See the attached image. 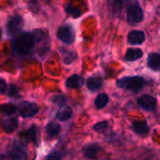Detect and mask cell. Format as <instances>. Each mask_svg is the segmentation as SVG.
Segmentation results:
<instances>
[{"label": "cell", "instance_id": "1", "mask_svg": "<svg viewBox=\"0 0 160 160\" xmlns=\"http://www.w3.org/2000/svg\"><path fill=\"white\" fill-rule=\"evenodd\" d=\"M36 43H37V38L35 32L22 33L19 34L13 39L12 48L17 54L27 55L32 52Z\"/></svg>", "mask_w": 160, "mask_h": 160}, {"label": "cell", "instance_id": "2", "mask_svg": "<svg viewBox=\"0 0 160 160\" xmlns=\"http://www.w3.org/2000/svg\"><path fill=\"white\" fill-rule=\"evenodd\" d=\"M116 85L121 89L138 93L145 85V80L141 76H126L117 80Z\"/></svg>", "mask_w": 160, "mask_h": 160}, {"label": "cell", "instance_id": "3", "mask_svg": "<svg viewBox=\"0 0 160 160\" xmlns=\"http://www.w3.org/2000/svg\"><path fill=\"white\" fill-rule=\"evenodd\" d=\"M143 17H144L143 10H142V8L139 3L134 2V3H131L128 6V8H127V19L130 24L135 25V24L141 22L143 20Z\"/></svg>", "mask_w": 160, "mask_h": 160}, {"label": "cell", "instance_id": "4", "mask_svg": "<svg viewBox=\"0 0 160 160\" xmlns=\"http://www.w3.org/2000/svg\"><path fill=\"white\" fill-rule=\"evenodd\" d=\"M9 158L11 160H25L27 158V148L22 141H14L9 148Z\"/></svg>", "mask_w": 160, "mask_h": 160}, {"label": "cell", "instance_id": "5", "mask_svg": "<svg viewBox=\"0 0 160 160\" xmlns=\"http://www.w3.org/2000/svg\"><path fill=\"white\" fill-rule=\"evenodd\" d=\"M57 38L65 44H72L75 40V32L71 25L64 24L57 30Z\"/></svg>", "mask_w": 160, "mask_h": 160}, {"label": "cell", "instance_id": "6", "mask_svg": "<svg viewBox=\"0 0 160 160\" xmlns=\"http://www.w3.org/2000/svg\"><path fill=\"white\" fill-rule=\"evenodd\" d=\"M22 24H23V20L20 15H14L10 17L6 24L8 34L10 37H14V36L17 37V35L20 33L22 27Z\"/></svg>", "mask_w": 160, "mask_h": 160}, {"label": "cell", "instance_id": "7", "mask_svg": "<svg viewBox=\"0 0 160 160\" xmlns=\"http://www.w3.org/2000/svg\"><path fill=\"white\" fill-rule=\"evenodd\" d=\"M18 110H19L20 115L22 117L29 118V117L35 116L38 113V105L36 103L29 102V101H23L19 105Z\"/></svg>", "mask_w": 160, "mask_h": 160}, {"label": "cell", "instance_id": "8", "mask_svg": "<svg viewBox=\"0 0 160 160\" xmlns=\"http://www.w3.org/2000/svg\"><path fill=\"white\" fill-rule=\"evenodd\" d=\"M137 103L142 109L147 112H153L157 108L158 101H157V98L151 95H143L138 98Z\"/></svg>", "mask_w": 160, "mask_h": 160}, {"label": "cell", "instance_id": "9", "mask_svg": "<svg viewBox=\"0 0 160 160\" xmlns=\"http://www.w3.org/2000/svg\"><path fill=\"white\" fill-rule=\"evenodd\" d=\"M101 150V146L98 143H90L82 148V155L87 159H97Z\"/></svg>", "mask_w": 160, "mask_h": 160}, {"label": "cell", "instance_id": "10", "mask_svg": "<svg viewBox=\"0 0 160 160\" xmlns=\"http://www.w3.org/2000/svg\"><path fill=\"white\" fill-rule=\"evenodd\" d=\"M128 40L131 45L142 44L145 40V34L142 30H132L128 33Z\"/></svg>", "mask_w": 160, "mask_h": 160}, {"label": "cell", "instance_id": "11", "mask_svg": "<svg viewBox=\"0 0 160 160\" xmlns=\"http://www.w3.org/2000/svg\"><path fill=\"white\" fill-rule=\"evenodd\" d=\"M85 82V80L82 76L78 74H73L68 77L66 81V85L71 89H79L81 88Z\"/></svg>", "mask_w": 160, "mask_h": 160}, {"label": "cell", "instance_id": "12", "mask_svg": "<svg viewBox=\"0 0 160 160\" xmlns=\"http://www.w3.org/2000/svg\"><path fill=\"white\" fill-rule=\"evenodd\" d=\"M22 137L27 142H32L35 144H38L39 142V129L37 126H32L27 131L22 133Z\"/></svg>", "mask_w": 160, "mask_h": 160}, {"label": "cell", "instance_id": "13", "mask_svg": "<svg viewBox=\"0 0 160 160\" xmlns=\"http://www.w3.org/2000/svg\"><path fill=\"white\" fill-rule=\"evenodd\" d=\"M131 128L139 135H146L149 132V126L146 121H134L132 123Z\"/></svg>", "mask_w": 160, "mask_h": 160}, {"label": "cell", "instance_id": "14", "mask_svg": "<svg viewBox=\"0 0 160 160\" xmlns=\"http://www.w3.org/2000/svg\"><path fill=\"white\" fill-rule=\"evenodd\" d=\"M143 56L142 50L139 48H130L127 50V52L125 54V60L129 62H134Z\"/></svg>", "mask_w": 160, "mask_h": 160}, {"label": "cell", "instance_id": "15", "mask_svg": "<svg viewBox=\"0 0 160 160\" xmlns=\"http://www.w3.org/2000/svg\"><path fill=\"white\" fill-rule=\"evenodd\" d=\"M103 84V81L101 79V77L99 76H92L90 78L87 79L86 81V86L90 91H97L98 90Z\"/></svg>", "mask_w": 160, "mask_h": 160}, {"label": "cell", "instance_id": "16", "mask_svg": "<svg viewBox=\"0 0 160 160\" xmlns=\"http://www.w3.org/2000/svg\"><path fill=\"white\" fill-rule=\"evenodd\" d=\"M147 64L148 67L155 71H158L160 69V53L158 52H152L149 54L147 58Z\"/></svg>", "mask_w": 160, "mask_h": 160}, {"label": "cell", "instance_id": "17", "mask_svg": "<svg viewBox=\"0 0 160 160\" xmlns=\"http://www.w3.org/2000/svg\"><path fill=\"white\" fill-rule=\"evenodd\" d=\"M71 116H72V109L68 105L61 107L56 113V119L59 121H68L71 118Z\"/></svg>", "mask_w": 160, "mask_h": 160}, {"label": "cell", "instance_id": "18", "mask_svg": "<svg viewBox=\"0 0 160 160\" xmlns=\"http://www.w3.org/2000/svg\"><path fill=\"white\" fill-rule=\"evenodd\" d=\"M2 128L6 132L10 133L18 128V120L14 117L6 118L2 121Z\"/></svg>", "mask_w": 160, "mask_h": 160}, {"label": "cell", "instance_id": "19", "mask_svg": "<svg viewBox=\"0 0 160 160\" xmlns=\"http://www.w3.org/2000/svg\"><path fill=\"white\" fill-rule=\"evenodd\" d=\"M61 131V126L56 122H51L46 126V133L49 138L56 137Z\"/></svg>", "mask_w": 160, "mask_h": 160}, {"label": "cell", "instance_id": "20", "mask_svg": "<svg viewBox=\"0 0 160 160\" xmlns=\"http://www.w3.org/2000/svg\"><path fill=\"white\" fill-rule=\"evenodd\" d=\"M109 101H110V98L107 94H104V93L99 94L95 99V106L97 109L100 110V109L105 108L108 105Z\"/></svg>", "mask_w": 160, "mask_h": 160}, {"label": "cell", "instance_id": "21", "mask_svg": "<svg viewBox=\"0 0 160 160\" xmlns=\"http://www.w3.org/2000/svg\"><path fill=\"white\" fill-rule=\"evenodd\" d=\"M18 110V108L11 104V103H8V104H2L0 106V112L3 114V115H7V116H9V115H12L16 112V111Z\"/></svg>", "mask_w": 160, "mask_h": 160}, {"label": "cell", "instance_id": "22", "mask_svg": "<svg viewBox=\"0 0 160 160\" xmlns=\"http://www.w3.org/2000/svg\"><path fill=\"white\" fill-rule=\"evenodd\" d=\"M65 10L69 16H71L72 18H75V19L79 18L82 15L81 9L77 7H74L71 4H66L65 5Z\"/></svg>", "mask_w": 160, "mask_h": 160}, {"label": "cell", "instance_id": "23", "mask_svg": "<svg viewBox=\"0 0 160 160\" xmlns=\"http://www.w3.org/2000/svg\"><path fill=\"white\" fill-rule=\"evenodd\" d=\"M77 58V53L74 51L67 50L63 52V62L66 65L71 64Z\"/></svg>", "mask_w": 160, "mask_h": 160}, {"label": "cell", "instance_id": "24", "mask_svg": "<svg viewBox=\"0 0 160 160\" xmlns=\"http://www.w3.org/2000/svg\"><path fill=\"white\" fill-rule=\"evenodd\" d=\"M52 101L55 105L60 106V108H61V107H63V106L66 105L67 99H66V98H65L64 96L57 95V96H53V97L52 98Z\"/></svg>", "mask_w": 160, "mask_h": 160}, {"label": "cell", "instance_id": "25", "mask_svg": "<svg viewBox=\"0 0 160 160\" xmlns=\"http://www.w3.org/2000/svg\"><path fill=\"white\" fill-rule=\"evenodd\" d=\"M108 126H109V124H108L107 121H101V122L97 123V124L93 127V128H94V130H96V131H101V130H103V129H106V128H108Z\"/></svg>", "mask_w": 160, "mask_h": 160}, {"label": "cell", "instance_id": "26", "mask_svg": "<svg viewBox=\"0 0 160 160\" xmlns=\"http://www.w3.org/2000/svg\"><path fill=\"white\" fill-rule=\"evenodd\" d=\"M19 94V89L17 88L16 85L14 84H11L8 88V95L9 97H17Z\"/></svg>", "mask_w": 160, "mask_h": 160}, {"label": "cell", "instance_id": "27", "mask_svg": "<svg viewBox=\"0 0 160 160\" xmlns=\"http://www.w3.org/2000/svg\"><path fill=\"white\" fill-rule=\"evenodd\" d=\"M46 160H62V157H61V155L57 151H54V152H52L47 157Z\"/></svg>", "mask_w": 160, "mask_h": 160}, {"label": "cell", "instance_id": "28", "mask_svg": "<svg viewBox=\"0 0 160 160\" xmlns=\"http://www.w3.org/2000/svg\"><path fill=\"white\" fill-rule=\"evenodd\" d=\"M7 92V82L4 79L0 78V94H5Z\"/></svg>", "mask_w": 160, "mask_h": 160}, {"label": "cell", "instance_id": "29", "mask_svg": "<svg viewBox=\"0 0 160 160\" xmlns=\"http://www.w3.org/2000/svg\"><path fill=\"white\" fill-rule=\"evenodd\" d=\"M1 35H2V32H1V29H0V38H1Z\"/></svg>", "mask_w": 160, "mask_h": 160}, {"label": "cell", "instance_id": "30", "mask_svg": "<svg viewBox=\"0 0 160 160\" xmlns=\"http://www.w3.org/2000/svg\"><path fill=\"white\" fill-rule=\"evenodd\" d=\"M0 160H3V158H2V157H0Z\"/></svg>", "mask_w": 160, "mask_h": 160}]
</instances>
